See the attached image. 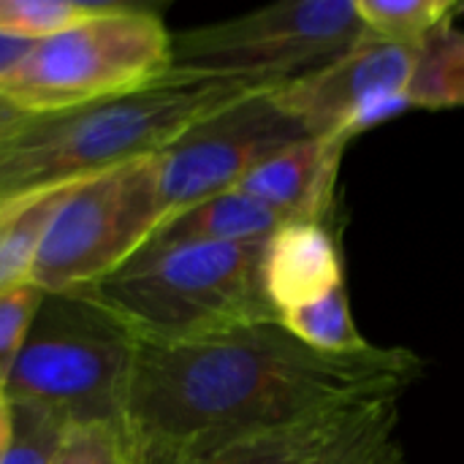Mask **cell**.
Returning a JSON list of instances; mask_svg holds the SVG:
<instances>
[{
  "label": "cell",
  "mask_w": 464,
  "mask_h": 464,
  "mask_svg": "<svg viewBox=\"0 0 464 464\" xmlns=\"http://www.w3.org/2000/svg\"><path fill=\"white\" fill-rule=\"evenodd\" d=\"M424 372L408 348L321 353L280 321L141 345L125 432L139 457H198L329 411L402 397Z\"/></svg>",
  "instance_id": "6da1fadb"
},
{
  "label": "cell",
  "mask_w": 464,
  "mask_h": 464,
  "mask_svg": "<svg viewBox=\"0 0 464 464\" xmlns=\"http://www.w3.org/2000/svg\"><path fill=\"white\" fill-rule=\"evenodd\" d=\"M250 92L258 90L171 68L136 92L30 117L0 155V201L155 158L198 120Z\"/></svg>",
  "instance_id": "7a4b0ae2"
},
{
  "label": "cell",
  "mask_w": 464,
  "mask_h": 464,
  "mask_svg": "<svg viewBox=\"0 0 464 464\" xmlns=\"http://www.w3.org/2000/svg\"><path fill=\"white\" fill-rule=\"evenodd\" d=\"M264 242L141 247L84 294L125 324L141 345L188 343L280 321L264 294Z\"/></svg>",
  "instance_id": "3957f363"
},
{
  "label": "cell",
  "mask_w": 464,
  "mask_h": 464,
  "mask_svg": "<svg viewBox=\"0 0 464 464\" xmlns=\"http://www.w3.org/2000/svg\"><path fill=\"white\" fill-rule=\"evenodd\" d=\"M139 348L130 329L90 294H41L5 394L65 424L125 430Z\"/></svg>",
  "instance_id": "277c9868"
},
{
  "label": "cell",
  "mask_w": 464,
  "mask_h": 464,
  "mask_svg": "<svg viewBox=\"0 0 464 464\" xmlns=\"http://www.w3.org/2000/svg\"><path fill=\"white\" fill-rule=\"evenodd\" d=\"M174 65V33L144 5L111 3L103 14L38 41L0 82V95L33 117L73 111L136 92Z\"/></svg>",
  "instance_id": "5b68a950"
},
{
  "label": "cell",
  "mask_w": 464,
  "mask_h": 464,
  "mask_svg": "<svg viewBox=\"0 0 464 464\" xmlns=\"http://www.w3.org/2000/svg\"><path fill=\"white\" fill-rule=\"evenodd\" d=\"M367 35L353 0H283L174 33V65L253 90H277Z\"/></svg>",
  "instance_id": "8992f818"
},
{
  "label": "cell",
  "mask_w": 464,
  "mask_h": 464,
  "mask_svg": "<svg viewBox=\"0 0 464 464\" xmlns=\"http://www.w3.org/2000/svg\"><path fill=\"white\" fill-rule=\"evenodd\" d=\"M160 223L158 155L95 174L57 209L33 266V285L41 294L90 291L122 269Z\"/></svg>",
  "instance_id": "52a82bcc"
},
{
  "label": "cell",
  "mask_w": 464,
  "mask_h": 464,
  "mask_svg": "<svg viewBox=\"0 0 464 464\" xmlns=\"http://www.w3.org/2000/svg\"><path fill=\"white\" fill-rule=\"evenodd\" d=\"M275 90H258L188 128L160 155L163 220L237 188L256 166L304 139Z\"/></svg>",
  "instance_id": "ba28073f"
},
{
  "label": "cell",
  "mask_w": 464,
  "mask_h": 464,
  "mask_svg": "<svg viewBox=\"0 0 464 464\" xmlns=\"http://www.w3.org/2000/svg\"><path fill=\"white\" fill-rule=\"evenodd\" d=\"M416 52L367 30L348 52L277 87L275 95L307 136L345 139V128L359 111L389 95L408 92Z\"/></svg>",
  "instance_id": "9c48e42d"
},
{
  "label": "cell",
  "mask_w": 464,
  "mask_h": 464,
  "mask_svg": "<svg viewBox=\"0 0 464 464\" xmlns=\"http://www.w3.org/2000/svg\"><path fill=\"white\" fill-rule=\"evenodd\" d=\"M348 144L337 136H304L256 166L237 190L269 207L283 220L329 223Z\"/></svg>",
  "instance_id": "30bf717a"
},
{
  "label": "cell",
  "mask_w": 464,
  "mask_h": 464,
  "mask_svg": "<svg viewBox=\"0 0 464 464\" xmlns=\"http://www.w3.org/2000/svg\"><path fill=\"white\" fill-rule=\"evenodd\" d=\"M264 294L277 313L313 304L343 283L340 239L329 223L285 220L264 242Z\"/></svg>",
  "instance_id": "8fae6325"
},
{
  "label": "cell",
  "mask_w": 464,
  "mask_h": 464,
  "mask_svg": "<svg viewBox=\"0 0 464 464\" xmlns=\"http://www.w3.org/2000/svg\"><path fill=\"white\" fill-rule=\"evenodd\" d=\"M392 400V397H389ZM400 400V397H397ZM381 402V400H375ZM375 402H362L324 416L234 440L198 457H139L136 464H307L345 435Z\"/></svg>",
  "instance_id": "7c38bea8"
},
{
  "label": "cell",
  "mask_w": 464,
  "mask_h": 464,
  "mask_svg": "<svg viewBox=\"0 0 464 464\" xmlns=\"http://www.w3.org/2000/svg\"><path fill=\"white\" fill-rule=\"evenodd\" d=\"M285 220L242 190L218 193L201 204H193L158 226L144 247H171L193 242H264Z\"/></svg>",
  "instance_id": "4fadbf2b"
},
{
  "label": "cell",
  "mask_w": 464,
  "mask_h": 464,
  "mask_svg": "<svg viewBox=\"0 0 464 464\" xmlns=\"http://www.w3.org/2000/svg\"><path fill=\"white\" fill-rule=\"evenodd\" d=\"M82 182L84 179H76L0 201V294L33 285L41 242L57 209Z\"/></svg>",
  "instance_id": "5bb4252c"
},
{
  "label": "cell",
  "mask_w": 464,
  "mask_h": 464,
  "mask_svg": "<svg viewBox=\"0 0 464 464\" xmlns=\"http://www.w3.org/2000/svg\"><path fill=\"white\" fill-rule=\"evenodd\" d=\"M408 101L413 109L464 106V30L457 24L432 35L416 52Z\"/></svg>",
  "instance_id": "9a60e30c"
},
{
  "label": "cell",
  "mask_w": 464,
  "mask_h": 464,
  "mask_svg": "<svg viewBox=\"0 0 464 464\" xmlns=\"http://www.w3.org/2000/svg\"><path fill=\"white\" fill-rule=\"evenodd\" d=\"M362 22L378 38L421 49L432 35L454 27L464 14L459 0H353Z\"/></svg>",
  "instance_id": "2e32d148"
},
{
  "label": "cell",
  "mask_w": 464,
  "mask_h": 464,
  "mask_svg": "<svg viewBox=\"0 0 464 464\" xmlns=\"http://www.w3.org/2000/svg\"><path fill=\"white\" fill-rule=\"evenodd\" d=\"M280 324L299 343H304L321 353H359L372 345L362 337V332L351 315L345 285L334 288L329 296H324L313 304L283 313Z\"/></svg>",
  "instance_id": "e0dca14e"
},
{
  "label": "cell",
  "mask_w": 464,
  "mask_h": 464,
  "mask_svg": "<svg viewBox=\"0 0 464 464\" xmlns=\"http://www.w3.org/2000/svg\"><path fill=\"white\" fill-rule=\"evenodd\" d=\"M400 400L375 402L345 435L307 464H402V443L397 438Z\"/></svg>",
  "instance_id": "ac0fdd59"
},
{
  "label": "cell",
  "mask_w": 464,
  "mask_h": 464,
  "mask_svg": "<svg viewBox=\"0 0 464 464\" xmlns=\"http://www.w3.org/2000/svg\"><path fill=\"white\" fill-rule=\"evenodd\" d=\"M111 3L114 0H0V33L38 44L103 14Z\"/></svg>",
  "instance_id": "d6986e66"
},
{
  "label": "cell",
  "mask_w": 464,
  "mask_h": 464,
  "mask_svg": "<svg viewBox=\"0 0 464 464\" xmlns=\"http://www.w3.org/2000/svg\"><path fill=\"white\" fill-rule=\"evenodd\" d=\"M52 464H136V454L122 427L68 424Z\"/></svg>",
  "instance_id": "ffe728a7"
},
{
  "label": "cell",
  "mask_w": 464,
  "mask_h": 464,
  "mask_svg": "<svg viewBox=\"0 0 464 464\" xmlns=\"http://www.w3.org/2000/svg\"><path fill=\"white\" fill-rule=\"evenodd\" d=\"M14 443L3 464H52L68 424L33 405H14Z\"/></svg>",
  "instance_id": "44dd1931"
},
{
  "label": "cell",
  "mask_w": 464,
  "mask_h": 464,
  "mask_svg": "<svg viewBox=\"0 0 464 464\" xmlns=\"http://www.w3.org/2000/svg\"><path fill=\"white\" fill-rule=\"evenodd\" d=\"M38 302L41 291L35 285H22L0 294V392H5V383L16 367Z\"/></svg>",
  "instance_id": "7402d4cb"
},
{
  "label": "cell",
  "mask_w": 464,
  "mask_h": 464,
  "mask_svg": "<svg viewBox=\"0 0 464 464\" xmlns=\"http://www.w3.org/2000/svg\"><path fill=\"white\" fill-rule=\"evenodd\" d=\"M33 46H35V44H30V41H22V38L3 35V33H0V82H3L8 73H14V71L24 63V57L30 54Z\"/></svg>",
  "instance_id": "603a6c76"
},
{
  "label": "cell",
  "mask_w": 464,
  "mask_h": 464,
  "mask_svg": "<svg viewBox=\"0 0 464 464\" xmlns=\"http://www.w3.org/2000/svg\"><path fill=\"white\" fill-rule=\"evenodd\" d=\"M30 117H33V114H24L22 109H16L11 101H5V98L0 95V155H3V150L11 144V139L30 122Z\"/></svg>",
  "instance_id": "cb8c5ba5"
},
{
  "label": "cell",
  "mask_w": 464,
  "mask_h": 464,
  "mask_svg": "<svg viewBox=\"0 0 464 464\" xmlns=\"http://www.w3.org/2000/svg\"><path fill=\"white\" fill-rule=\"evenodd\" d=\"M14 405L8 400L5 392H0V464L5 462L8 451H11V443H14Z\"/></svg>",
  "instance_id": "d4e9b609"
}]
</instances>
